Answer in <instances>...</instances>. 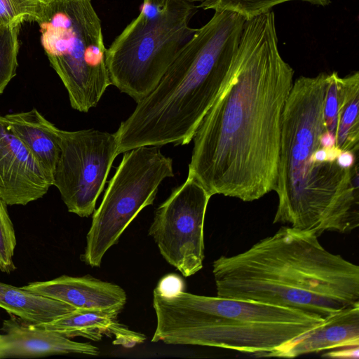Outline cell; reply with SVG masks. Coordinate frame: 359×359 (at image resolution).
<instances>
[{
    "instance_id": "cell-2",
    "label": "cell",
    "mask_w": 359,
    "mask_h": 359,
    "mask_svg": "<svg viewBox=\"0 0 359 359\" xmlns=\"http://www.w3.org/2000/svg\"><path fill=\"white\" fill-rule=\"evenodd\" d=\"M318 237L282 226L245 251L221 256L217 296L299 310L323 320L359 304V266L327 251Z\"/></svg>"
},
{
    "instance_id": "cell-1",
    "label": "cell",
    "mask_w": 359,
    "mask_h": 359,
    "mask_svg": "<svg viewBox=\"0 0 359 359\" xmlns=\"http://www.w3.org/2000/svg\"><path fill=\"white\" fill-rule=\"evenodd\" d=\"M235 56L233 76L194 135L188 176L212 196L251 202L276 189L282 114L293 84L272 11L245 20Z\"/></svg>"
},
{
    "instance_id": "cell-8",
    "label": "cell",
    "mask_w": 359,
    "mask_h": 359,
    "mask_svg": "<svg viewBox=\"0 0 359 359\" xmlns=\"http://www.w3.org/2000/svg\"><path fill=\"white\" fill-rule=\"evenodd\" d=\"M124 153L86 236L81 259L92 267L100 266L107 251L140 212L153 204L163 180L174 176L172 160L158 147H140Z\"/></svg>"
},
{
    "instance_id": "cell-30",
    "label": "cell",
    "mask_w": 359,
    "mask_h": 359,
    "mask_svg": "<svg viewBox=\"0 0 359 359\" xmlns=\"http://www.w3.org/2000/svg\"><path fill=\"white\" fill-rule=\"evenodd\" d=\"M6 347V344L4 341V335H3V334H0V349L2 351V358H3L4 352L5 351Z\"/></svg>"
},
{
    "instance_id": "cell-5",
    "label": "cell",
    "mask_w": 359,
    "mask_h": 359,
    "mask_svg": "<svg viewBox=\"0 0 359 359\" xmlns=\"http://www.w3.org/2000/svg\"><path fill=\"white\" fill-rule=\"evenodd\" d=\"M152 342L212 346L262 355L278 350L324 320L290 308L222 297L153 292Z\"/></svg>"
},
{
    "instance_id": "cell-13",
    "label": "cell",
    "mask_w": 359,
    "mask_h": 359,
    "mask_svg": "<svg viewBox=\"0 0 359 359\" xmlns=\"http://www.w3.org/2000/svg\"><path fill=\"white\" fill-rule=\"evenodd\" d=\"M0 330L6 344L3 358H35L49 355L80 353L98 355L99 348L88 343L74 341L57 332L27 323L10 314Z\"/></svg>"
},
{
    "instance_id": "cell-18",
    "label": "cell",
    "mask_w": 359,
    "mask_h": 359,
    "mask_svg": "<svg viewBox=\"0 0 359 359\" xmlns=\"http://www.w3.org/2000/svg\"><path fill=\"white\" fill-rule=\"evenodd\" d=\"M359 73L340 77L338 87V121L336 146L355 154L359 149Z\"/></svg>"
},
{
    "instance_id": "cell-7",
    "label": "cell",
    "mask_w": 359,
    "mask_h": 359,
    "mask_svg": "<svg viewBox=\"0 0 359 359\" xmlns=\"http://www.w3.org/2000/svg\"><path fill=\"white\" fill-rule=\"evenodd\" d=\"M196 8L186 0H143L107 49L111 85L137 103L151 93L196 32L189 23Z\"/></svg>"
},
{
    "instance_id": "cell-17",
    "label": "cell",
    "mask_w": 359,
    "mask_h": 359,
    "mask_svg": "<svg viewBox=\"0 0 359 359\" xmlns=\"http://www.w3.org/2000/svg\"><path fill=\"white\" fill-rule=\"evenodd\" d=\"M0 308L36 325L52 322L76 309L64 302L1 281Z\"/></svg>"
},
{
    "instance_id": "cell-4",
    "label": "cell",
    "mask_w": 359,
    "mask_h": 359,
    "mask_svg": "<svg viewBox=\"0 0 359 359\" xmlns=\"http://www.w3.org/2000/svg\"><path fill=\"white\" fill-rule=\"evenodd\" d=\"M245 20L235 12L215 11L196 29L156 88L114 133L118 154L140 147L190 143L233 76Z\"/></svg>"
},
{
    "instance_id": "cell-11",
    "label": "cell",
    "mask_w": 359,
    "mask_h": 359,
    "mask_svg": "<svg viewBox=\"0 0 359 359\" xmlns=\"http://www.w3.org/2000/svg\"><path fill=\"white\" fill-rule=\"evenodd\" d=\"M53 186L32 153L0 115V196L8 205H25Z\"/></svg>"
},
{
    "instance_id": "cell-16",
    "label": "cell",
    "mask_w": 359,
    "mask_h": 359,
    "mask_svg": "<svg viewBox=\"0 0 359 359\" xmlns=\"http://www.w3.org/2000/svg\"><path fill=\"white\" fill-rule=\"evenodd\" d=\"M4 117L11 130L32 153L53 185L61 149V130L35 108Z\"/></svg>"
},
{
    "instance_id": "cell-26",
    "label": "cell",
    "mask_w": 359,
    "mask_h": 359,
    "mask_svg": "<svg viewBox=\"0 0 359 359\" xmlns=\"http://www.w3.org/2000/svg\"><path fill=\"white\" fill-rule=\"evenodd\" d=\"M320 144L323 148H330L336 145V137L332 133L325 130L320 137Z\"/></svg>"
},
{
    "instance_id": "cell-20",
    "label": "cell",
    "mask_w": 359,
    "mask_h": 359,
    "mask_svg": "<svg viewBox=\"0 0 359 359\" xmlns=\"http://www.w3.org/2000/svg\"><path fill=\"white\" fill-rule=\"evenodd\" d=\"M20 28L16 25L0 32V95L17 74Z\"/></svg>"
},
{
    "instance_id": "cell-29",
    "label": "cell",
    "mask_w": 359,
    "mask_h": 359,
    "mask_svg": "<svg viewBox=\"0 0 359 359\" xmlns=\"http://www.w3.org/2000/svg\"><path fill=\"white\" fill-rule=\"evenodd\" d=\"M190 3H198L199 5L197 6V8H202L207 3H208L210 0H186Z\"/></svg>"
},
{
    "instance_id": "cell-23",
    "label": "cell",
    "mask_w": 359,
    "mask_h": 359,
    "mask_svg": "<svg viewBox=\"0 0 359 359\" xmlns=\"http://www.w3.org/2000/svg\"><path fill=\"white\" fill-rule=\"evenodd\" d=\"M339 75L327 74L324 96L323 114L327 131L336 135L338 121V87Z\"/></svg>"
},
{
    "instance_id": "cell-25",
    "label": "cell",
    "mask_w": 359,
    "mask_h": 359,
    "mask_svg": "<svg viewBox=\"0 0 359 359\" xmlns=\"http://www.w3.org/2000/svg\"><path fill=\"white\" fill-rule=\"evenodd\" d=\"M355 155L350 151H342L337 157L336 163L342 168H351L357 163Z\"/></svg>"
},
{
    "instance_id": "cell-12",
    "label": "cell",
    "mask_w": 359,
    "mask_h": 359,
    "mask_svg": "<svg viewBox=\"0 0 359 359\" xmlns=\"http://www.w3.org/2000/svg\"><path fill=\"white\" fill-rule=\"evenodd\" d=\"M25 290L54 299L76 309L101 310L119 313L126 303L124 290L118 285L89 276H62L22 286Z\"/></svg>"
},
{
    "instance_id": "cell-9",
    "label": "cell",
    "mask_w": 359,
    "mask_h": 359,
    "mask_svg": "<svg viewBox=\"0 0 359 359\" xmlns=\"http://www.w3.org/2000/svg\"><path fill=\"white\" fill-rule=\"evenodd\" d=\"M60 154L53 186L69 212L91 215L117 153L115 133L95 129L61 130Z\"/></svg>"
},
{
    "instance_id": "cell-24",
    "label": "cell",
    "mask_w": 359,
    "mask_h": 359,
    "mask_svg": "<svg viewBox=\"0 0 359 359\" xmlns=\"http://www.w3.org/2000/svg\"><path fill=\"white\" fill-rule=\"evenodd\" d=\"M344 348L340 350L328 352L323 355V356L332 358H358L359 346H346Z\"/></svg>"
},
{
    "instance_id": "cell-22",
    "label": "cell",
    "mask_w": 359,
    "mask_h": 359,
    "mask_svg": "<svg viewBox=\"0 0 359 359\" xmlns=\"http://www.w3.org/2000/svg\"><path fill=\"white\" fill-rule=\"evenodd\" d=\"M7 205L0 196V271L9 274L16 269L13 257L17 242Z\"/></svg>"
},
{
    "instance_id": "cell-6",
    "label": "cell",
    "mask_w": 359,
    "mask_h": 359,
    "mask_svg": "<svg viewBox=\"0 0 359 359\" xmlns=\"http://www.w3.org/2000/svg\"><path fill=\"white\" fill-rule=\"evenodd\" d=\"M36 23L71 107L88 112L111 85L102 23L91 0H43Z\"/></svg>"
},
{
    "instance_id": "cell-27",
    "label": "cell",
    "mask_w": 359,
    "mask_h": 359,
    "mask_svg": "<svg viewBox=\"0 0 359 359\" xmlns=\"http://www.w3.org/2000/svg\"><path fill=\"white\" fill-rule=\"evenodd\" d=\"M326 148L320 147L318 149L312 156V162L314 163L327 162Z\"/></svg>"
},
{
    "instance_id": "cell-3",
    "label": "cell",
    "mask_w": 359,
    "mask_h": 359,
    "mask_svg": "<svg viewBox=\"0 0 359 359\" xmlns=\"http://www.w3.org/2000/svg\"><path fill=\"white\" fill-rule=\"evenodd\" d=\"M327 73L293 81L281 121L278 203L273 223L319 237L327 231L349 233L359 226L358 165L344 169L336 161L314 163L327 130L323 114Z\"/></svg>"
},
{
    "instance_id": "cell-19",
    "label": "cell",
    "mask_w": 359,
    "mask_h": 359,
    "mask_svg": "<svg viewBox=\"0 0 359 359\" xmlns=\"http://www.w3.org/2000/svg\"><path fill=\"white\" fill-rule=\"evenodd\" d=\"M301 1L315 6H326L331 0H210L203 9L214 11H229L237 13L246 20L271 11L279 4Z\"/></svg>"
},
{
    "instance_id": "cell-15",
    "label": "cell",
    "mask_w": 359,
    "mask_h": 359,
    "mask_svg": "<svg viewBox=\"0 0 359 359\" xmlns=\"http://www.w3.org/2000/svg\"><path fill=\"white\" fill-rule=\"evenodd\" d=\"M118 313L101 310L75 309L52 322L37 326L57 332L68 338L81 337L98 341L103 336L114 337V344L126 348L143 343L146 337L120 323L117 320Z\"/></svg>"
},
{
    "instance_id": "cell-14",
    "label": "cell",
    "mask_w": 359,
    "mask_h": 359,
    "mask_svg": "<svg viewBox=\"0 0 359 359\" xmlns=\"http://www.w3.org/2000/svg\"><path fill=\"white\" fill-rule=\"evenodd\" d=\"M354 346H359V304L330 316L318 326L264 356L294 358Z\"/></svg>"
},
{
    "instance_id": "cell-10",
    "label": "cell",
    "mask_w": 359,
    "mask_h": 359,
    "mask_svg": "<svg viewBox=\"0 0 359 359\" xmlns=\"http://www.w3.org/2000/svg\"><path fill=\"white\" fill-rule=\"evenodd\" d=\"M211 197L187 176L157 208L149 230L163 258L185 277L203 268L204 221Z\"/></svg>"
},
{
    "instance_id": "cell-21",
    "label": "cell",
    "mask_w": 359,
    "mask_h": 359,
    "mask_svg": "<svg viewBox=\"0 0 359 359\" xmlns=\"http://www.w3.org/2000/svg\"><path fill=\"white\" fill-rule=\"evenodd\" d=\"M43 0H0V32L39 19Z\"/></svg>"
},
{
    "instance_id": "cell-28",
    "label": "cell",
    "mask_w": 359,
    "mask_h": 359,
    "mask_svg": "<svg viewBox=\"0 0 359 359\" xmlns=\"http://www.w3.org/2000/svg\"><path fill=\"white\" fill-rule=\"evenodd\" d=\"M326 151H327V159H326L327 162L336 161L337 157L342 151V150L340 149L339 147H337L336 145L332 147L326 148Z\"/></svg>"
}]
</instances>
